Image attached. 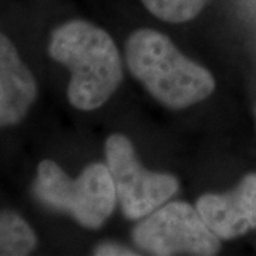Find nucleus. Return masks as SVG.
I'll list each match as a JSON object with an SVG mask.
<instances>
[{"label": "nucleus", "instance_id": "nucleus-10", "mask_svg": "<svg viewBox=\"0 0 256 256\" xmlns=\"http://www.w3.org/2000/svg\"><path fill=\"white\" fill-rule=\"evenodd\" d=\"M94 255L114 256V255H137V252H132L131 249L121 246L117 244H101L100 246L94 249Z\"/></svg>", "mask_w": 256, "mask_h": 256}, {"label": "nucleus", "instance_id": "nucleus-6", "mask_svg": "<svg viewBox=\"0 0 256 256\" xmlns=\"http://www.w3.org/2000/svg\"><path fill=\"white\" fill-rule=\"evenodd\" d=\"M196 210L210 230L222 240L235 239L256 229V172L225 194H205Z\"/></svg>", "mask_w": 256, "mask_h": 256}, {"label": "nucleus", "instance_id": "nucleus-4", "mask_svg": "<svg viewBox=\"0 0 256 256\" xmlns=\"http://www.w3.org/2000/svg\"><path fill=\"white\" fill-rule=\"evenodd\" d=\"M138 249L156 256L216 255L220 239L202 220L196 206L175 201L144 216L132 232Z\"/></svg>", "mask_w": 256, "mask_h": 256}, {"label": "nucleus", "instance_id": "nucleus-5", "mask_svg": "<svg viewBox=\"0 0 256 256\" xmlns=\"http://www.w3.org/2000/svg\"><path fill=\"white\" fill-rule=\"evenodd\" d=\"M104 151L117 200L130 220L150 215L178 191L180 182L174 175L152 172L142 166L131 140L126 136H110Z\"/></svg>", "mask_w": 256, "mask_h": 256}, {"label": "nucleus", "instance_id": "nucleus-9", "mask_svg": "<svg viewBox=\"0 0 256 256\" xmlns=\"http://www.w3.org/2000/svg\"><path fill=\"white\" fill-rule=\"evenodd\" d=\"M210 0H141L148 12L170 23H184L196 18Z\"/></svg>", "mask_w": 256, "mask_h": 256}, {"label": "nucleus", "instance_id": "nucleus-3", "mask_svg": "<svg viewBox=\"0 0 256 256\" xmlns=\"http://www.w3.org/2000/svg\"><path fill=\"white\" fill-rule=\"evenodd\" d=\"M37 200L47 208L70 214L82 226L98 229L112 215L117 194L107 164H90L77 178H70L52 160L37 166Z\"/></svg>", "mask_w": 256, "mask_h": 256}, {"label": "nucleus", "instance_id": "nucleus-7", "mask_svg": "<svg viewBox=\"0 0 256 256\" xmlns=\"http://www.w3.org/2000/svg\"><path fill=\"white\" fill-rule=\"evenodd\" d=\"M37 98V82L14 44L0 33V127L16 126Z\"/></svg>", "mask_w": 256, "mask_h": 256}, {"label": "nucleus", "instance_id": "nucleus-1", "mask_svg": "<svg viewBox=\"0 0 256 256\" xmlns=\"http://www.w3.org/2000/svg\"><path fill=\"white\" fill-rule=\"evenodd\" d=\"M48 54L72 74L67 97L78 110H97L110 100L122 80L116 43L106 30L90 22L72 20L56 28Z\"/></svg>", "mask_w": 256, "mask_h": 256}, {"label": "nucleus", "instance_id": "nucleus-8", "mask_svg": "<svg viewBox=\"0 0 256 256\" xmlns=\"http://www.w3.org/2000/svg\"><path fill=\"white\" fill-rule=\"evenodd\" d=\"M37 246L34 230L18 214L0 212V256L28 255Z\"/></svg>", "mask_w": 256, "mask_h": 256}, {"label": "nucleus", "instance_id": "nucleus-2", "mask_svg": "<svg viewBox=\"0 0 256 256\" xmlns=\"http://www.w3.org/2000/svg\"><path fill=\"white\" fill-rule=\"evenodd\" d=\"M126 58L131 74L168 108L191 107L215 90L208 68L186 58L168 37L152 28H140L128 37Z\"/></svg>", "mask_w": 256, "mask_h": 256}]
</instances>
